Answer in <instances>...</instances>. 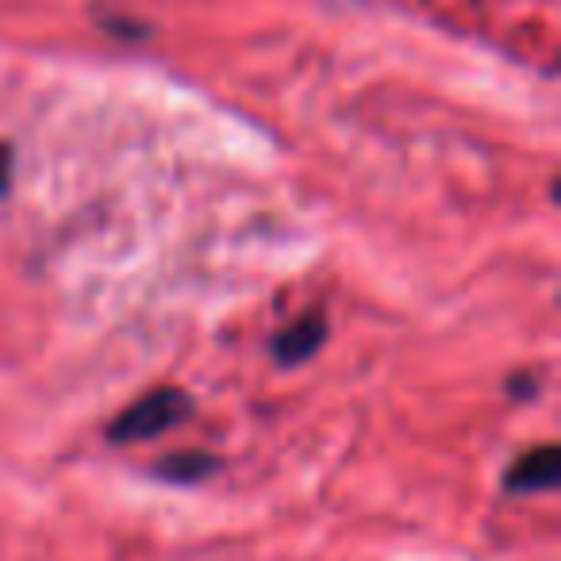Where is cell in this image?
<instances>
[{"label":"cell","instance_id":"obj_1","mask_svg":"<svg viewBox=\"0 0 561 561\" xmlns=\"http://www.w3.org/2000/svg\"><path fill=\"white\" fill-rule=\"evenodd\" d=\"M193 415V397L185 389H150L135 404H127L116 420L108 423V443H147V438L165 435L170 427L185 423Z\"/></svg>","mask_w":561,"mask_h":561},{"label":"cell","instance_id":"obj_2","mask_svg":"<svg viewBox=\"0 0 561 561\" xmlns=\"http://www.w3.org/2000/svg\"><path fill=\"white\" fill-rule=\"evenodd\" d=\"M558 481H561V450L553 443L523 450L504 473V489L515 492V496H523V492H550Z\"/></svg>","mask_w":561,"mask_h":561},{"label":"cell","instance_id":"obj_3","mask_svg":"<svg viewBox=\"0 0 561 561\" xmlns=\"http://www.w3.org/2000/svg\"><path fill=\"white\" fill-rule=\"evenodd\" d=\"M323 339H328V316L305 312L297 323L277 331V339H273V358H277L280 366H300V362H308L320 351Z\"/></svg>","mask_w":561,"mask_h":561},{"label":"cell","instance_id":"obj_4","mask_svg":"<svg viewBox=\"0 0 561 561\" xmlns=\"http://www.w3.org/2000/svg\"><path fill=\"white\" fill-rule=\"evenodd\" d=\"M216 469H219V458L201 454V450H181V454H170L165 461H158V477H162V481H173V484L208 481Z\"/></svg>","mask_w":561,"mask_h":561},{"label":"cell","instance_id":"obj_5","mask_svg":"<svg viewBox=\"0 0 561 561\" xmlns=\"http://www.w3.org/2000/svg\"><path fill=\"white\" fill-rule=\"evenodd\" d=\"M12 158H16V154H12L9 142H0V196L12 188Z\"/></svg>","mask_w":561,"mask_h":561}]
</instances>
